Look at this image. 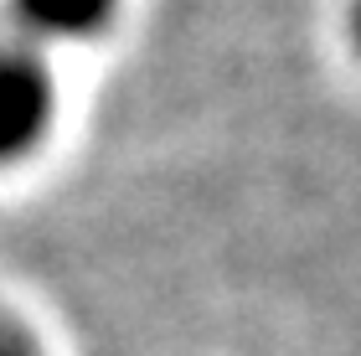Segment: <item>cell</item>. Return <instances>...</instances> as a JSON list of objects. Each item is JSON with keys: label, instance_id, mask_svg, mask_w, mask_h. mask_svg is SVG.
<instances>
[{"label": "cell", "instance_id": "1", "mask_svg": "<svg viewBox=\"0 0 361 356\" xmlns=\"http://www.w3.org/2000/svg\"><path fill=\"white\" fill-rule=\"evenodd\" d=\"M52 119V78L37 47L0 21V166L26 155Z\"/></svg>", "mask_w": 361, "mask_h": 356}, {"label": "cell", "instance_id": "2", "mask_svg": "<svg viewBox=\"0 0 361 356\" xmlns=\"http://www.w3.org/2000/svg\"><path fill=\"white\" fill-rule=\"evenodd\" d=\"M26 42H78L114 16V0H11Z\"/></svg>", "mask_w": 361, "mask_h": 356}, {"label": "cell", "instance_id": "3", "mask_svg": "<svg viewBox=\"0 0 361 356\" xmlns=\"http://www.w3.org/2000/svg\"><path fill=\"white\" fill-rule=\"evenodd\" d=\"M0 356H26L21 346H0Z\"/></svg>", "mask_w": 361, "mask_h": 356}, {"label": "cell", "instance_id": "4", "mask_svg": "<svg viewBox=\"0 0 361 356\" xmlns=\"http://www.w3.org/2000/svg\"><path fill=\"white\" fill-rule=\"evenodd\" d=\"M356 47H361V6H356Z\"/></svg>", "mask_w": 361, "mask_h": 356}]
</instances>
